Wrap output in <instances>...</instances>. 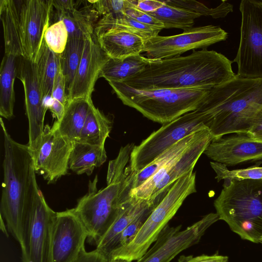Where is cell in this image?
I'll return each mask as SVG.
<instances>
[{"instance_id":"cell-1","label":"cell","mask_w":262,"mask_h":262,"mask_svg":"<svg viewBox=\"0 0 262 262\" xmlns=\"http://www.w3.org/2000/svg\"><path fill=\"white\" fill-rule=\"evenodd\" d=\"M232 62L213 50H193L187 56L159 60L121 82L140 90H210L235 77Z\"/></svg>"},{"instance_id":"cell-2","label":"cell","mask_w":262,"mask_h":262,"mask_svg":"<svg viewBox=\"0 0 262 262\" xmlns=\"http://www.w3.org/2000/svg\"><path fill=\"white\" fill-rule=\"evenodd\" d=\"M0 123L4 141L1 215L8 230L20 245L26 220L40 189L28 145L12 139L2 118Z\"/></svg>"},{"instance_id":"cell-3","label":"cell","mask_w":262,"mask_h":262,"mask_svg":"<svg viewBox=\"0 0 262 262\" xmlns=\"http://www.w3.org/2000/svg\"><path fill=\"white\" fill-rule=\"evenodd\" d=\"M196 110L206 114L213 140L229 134H248L262 110V78L235 75L210 89Z\"/></svg>"},{"instance_id":"cell-4","label":"cell","mask_w":262,"mask_h":262,"mask_svg":"<svg viewBox=\"0 0 262 262\" xmlns=\"http://www.w3.org/2000/svg\"><path fill=\"white\" fill-rule=\"evenodd\" d=\"M214 202L220 220L242 239L259 243L262 237V180H225Z\"/></svg>"},{"instance_id":"cell-5","label":"cell","mask_w":262,"mask_h":262,"mask_svg":"<svg viewBox=\"0 0 262 262\" xmlns=\"http://www.w3.org/2000/svg\"><path fill=\"white\" fill-rule=\"evenodd\" d=\"M118 98L125 105L134 108L145 117L165 124L196 110L209 90H137L121 82H108Z\"/></svg>"},{"instance_id":"cell-6","label":"cell","mask_w":262,"mask_h":262,"mask_svg":"<svg viewBox=\"0 0 262 262\" xmlns=\"http://www.w3.org/2000/svg\"><path fill=\"white\" fill-rule=\"evenodd\" d=\"M195 176L191 170L177 180L151 211L135 238L127 245L113 251L108 262H132L141 258L168 225L184 200L196 192Z\"/></svg>"},{"instance_id":"cell-7","label":"cell","mask_w":262,"mask_h":262,"mask_svg":"<svg viewBox=\"0 0 262 262\" xmlns=\"http://www.w3.org/2000/svg\"><path fill=\"white\" fill-rule=\"evenodd\" d=\"M126 177L95 188L80 198L74 208L85 227L89 237L96 243L115 221L123 205L131 198L125 192Z\"/></svg>"},{"instance_id":"cell-8","label":"cell","mask_w":262,"mask_h":262,"mask_svg":"<svg viewBox=\"0 0 262 262\" xmlns=\"http://www.w3.org/2000/svg\"><path fill=\"white\" fill-rule=\"evenodd\" d=\"M207 124L206 115L198 110L163 124L139 145H135L126 169L131 172L140 171L175 143L194 132L207 127Z\"/></svg>"},{"instance_id":"cell-9","label":"cell","mask_w":262,"mask_h":262,"mask_svg":"<svg viewBox=\"0 0 262 262\" xmlns=\"http://www.w3.org/2000/svg\"><path fill=\"white\" fill-rule=\"evenodd\" d=\"M212 140L209 129L204 128L182 154L168 162L141 185L132 189L130 197L158 203L177 180L193 170Z\"/></svg>"},{"instance_id":"cell-10","label":"cell","mask_w":262,"mask_h":262,"mask_svg":"<svg viewBox=\"0 0 262 262\" xmlns=\"http://www.w3.org/2000/svg\"><path fill=\"white\" fill-rule=\"evenodd\" d=\"M240 40L232 61L237 65L236 75L246 79L262 78V1L242 0Z\"/></svg>"},{"instance_id":"cell-11","label":"cell","mask_w":262,"mask_h":262,"mask_svg":"<svg viewBox=\"0 0 262 262\" xmlns=\"http://www.w3.org/2000/svg\"><path fill=\"white\" fill-rule=\"evenodd\" d=\"M56 213L39 190L24 228L20 245L23 262H52V236Z\"/></svg>"},{"instance_id":"cell-12","label":"cell","mask_w":262,"mask_h":262,"mask_svg":"<svg viewBox=\"0 0 262 262\" xmlns=\"http://www.w3.org/2000/svg\"><path fill=\"white\" fill-rule=\"evenodd\" d=\"M228 33L219 26L207 25L193 27L174 35H159L145 40L143 52L145 56L162 60L181 54L189 50L207 49L216 43L225 41Z\"/></svg>"},{"instance_id":"cell-13","label":"cell","mask_w":262,"mask_h":262,"mask_svg":"<svg viewBox=\"0 0 262 262\" xmlns=\"http://www.w3.org/2000/svg\"><path fill=\"white\" fill-rule=\"evenodd\" d=\"M219 220L216 213H210L184 230L181 225H167L154 245L136 262H170L180 253L198 244L206 230Z\"/></svg>"},{"instance_id":"cell-14","label":"cell","mask_w":262,"mask_h":262,"mask_svg":"<svg viewBox=\"0 0 262 262\" xmlns=\"http://www.w3.org/2000/svg\"><path fill=\"white\" fill-rule=\"evenodd\" d=\"M73 143L60 133L57 121L51 127L47 125L38 147L31 152L36 173L48 183L66 175Z\"/></svg>"},{"instance_id":"cell-15","label":"cell","mask_w":262,"mask_h":262,"mask_svg":"<svg viewBox=\"0 0 262 262\" xmlns=\"http://www.w3.org/2000/svg\"><path fill=\"white\" fill-rule=\"evenodd\" d=\"M88 232L74 208L56 213L53 225L52 262H74L84 251Z\"/></svg>"},{"instance_id":"cell-16","label":"cell","mask_w":262,"mask_h":262,"mask_svg":"<svg viewBox=\"0 0 262 262\" xmlns=\"http://www.w3.org/2000/svg\"><path fill=\"white\" fill-rule=\"evenodd\" d=\"M17 76L25 92L26 111L29 123L28 146L31 152L38 147L45 130L44 120L48 107L38 83L35 63L24 57L18 58Z\"/></svg>"},{"instance_id":"cell-17","label":"cell","mask_w":262,"mask_h":262,"mask_svg":"<svg viewBox=\"0 0 262 262\" xmlns=\"http://www.w3.org/2000/svg\"><path fill=\"white\" fill-rule=\"evenodd\" d=\"M52 8V0H21L19 17L23 57L34 62L50 26Z\"/></svg>"},{"instance_id":"cell-18","label":"cell","mask_w":262,"mask_h":262,"mask_svg":"<svg viewBox=\"0 0 262 262\" xmlns=\"http://www.w3.org/2000/svg\"><path fill=\"white\" fill-rule=\"evenodd\" d=\"M214 162L232 166L241 163L262 162V141L247 134H234L213 140L204 153Z\"/></svg>"},{"instance_id":"cell-19","label":"cell","mask_w":262,"mask_h":262,"mask_svg":"<svg viewBox=\"0 0 262 262\" xmlns=\"http://www.w3.org/2000/svg\"><path fill=\"white\" fill-rule=\"evenodd\" d=\"M108 58L94 34L86 39L80 62L67 93V103L77 99H91L95 83Z\"/></svg>"},{"instance_id":"cell-20","label":"cell","mask_w":262,"mask_h":262,"mask_svg":"<svg viewBox=\"0 0 262 262\" xmlns=\"http://www.w3.org/2000/svg\"><path fill=\"white\" fill-rule=\"evenodd\" d=\"M158 203L130 198L123 206L112 225L95 243L96 249L107 259L115 250L122 232L139 215Z\"/></svg>"},{"instance_id":"cell-21","label":"cell","mask_w":262,"mask_h":262,"mask_svg":"<svg viewBox=\"0 0 262 262\" xmlns=\"http://www.w3.org/2000/svg\"><path fill=\"white\" fill-rule=\"evenodd\" d=\"M94 35L109 58L123 59L141 54L144 49L145 40L133 33L110 29L94 32Z\"/></svg>"},{"instance_id":"cell-22","label":"cell","mask_w":262,"mask_h":262,"mask_svg":"<svg viewBox=\"0 0 262 262\" xmlns=\"http://www.w3.org/2000/svg\"><path fill=\"white\" fill-rule=\"evenodd\" d=\"M21 2V1H0V17L3 27L5 54L18 57H23L19 17Z\"/></svg>"},{"instance_id":"cell-23","label":"cell","mask_w":262,"mask_h":262,"mask_svg":"<svg viewBox=\"0 0 262 262\" xmlns=\"http://www.w3.org/2000/svg\"><path fill=\"white\" fill-rule=\"evenodd\" d=\"M205 128L185 137L140 171L131 172L126 168L125 172L131 190L141 185L168 162L182 154L195 141Z\"/></svg>"},{"instance_id":"cell-24","label":"cell","mask_w":262,"mask_h":262,"mask_svg":"<svg viewBox=\"0 0 262 262\" xmlns=\"http://www.w3.org/2000/svg\"><path fill=\"white\" fill-rule=\"evenodd\" d=\"M106 160L104 146L77 141L73 143L69 169L77 174L86 173L90 176L95 168L103 165Z\"/></svg>"},{"instance_id":"cell-25","label":"cell","mask_w":262,"mask_h":262,"mask_svg":"<svg viewBox=\"0 0 262 262\" xmlns=\"http://www.w3.org/2000/svg\"><path fill=\"white\" fill-rule=\"evenodd\" d=\"M158 60L148 58L141 54L123 59L109 58L102 68L99 77L104 78L107 82H123Z\"/></svg>"},{"instance_id":"cell-26","label":"cell","mask_w":262,"mask_h":262,"mask_svg":"<svg viewBox=\"0 0 262 262\" xmlns=\"http://www.w3.org/2000/svg\"><path fill=\"white\" fill-rule=\"evenodd\" d=\"M92 99H77L68 102L63 117L57 121L60 133L72 142L78 141Z\"/></svg>"},{"instance_id":"cell-27","label":"cell","mask_w":262,"mask_h":262,"mask_svg":"<svg viewBox=\"0 0 262 262\" xmlns=\"http://www.w3.org/2000/svg\"><path fill=\"white\" fill-rule=\"evenodd\" d=\"M18 57L5 54L0 69V115L5 119L13 117L15 102L14 83L17 76Z\"/></svg>"},{"instance_id":"cell-28","label":"cell","mask_w":262,"mask_h":262,"mask_svg":"<svg viewBox=\"0 0 262 262\" xmlns=\"http://www.w3.org/2000/svg\"><path fill=\"white\" fill-rule=\"evenodd\" d=\"M99 15L90 4L85 5L81 9L62 13L57 17L59 20L64 22L69 38H87L94 34Z\"/></svg>"},{"instance_id":"cell-29","label":"cell","mask_w":262,"mask_h":262,"mask_svg":"<svg viewBox=\"0 0 262 262\" xmlns=\"http://www.w3.org/2000/svg\"><path fill=\"white\" fill-rule=\"evenodd\" d=\"M113 120L92 103L89 111L78 141L104 146L112 130Z\"/></svg>"},{"instance_id":"cell-30","label":"cell","mask_w":262,"mask_h":262,"mask_svg":"<svg viewBox=\"0 0 262 262\" xmlns=\"http://www.w3.org/2000/svg\"><path fill=\"white\" fill-rule=\"evenodd\" d=\"M110 29L133 33L140 36L145 40L158 35L162 30L140 23L125 13L103 16L97 21L94 32Z\"/></svg>"},{"instance_id":"cell-31","label":"cell","mask_w":262,"mask_h":262,"mask_svg":"<svg viewBox=\"0 0 262 262\" xmlns=\"http://www.w3.org/2000/svg\"><path fill=\"white\" fill-rule=\"evenodd\" d=\"M35 63L39 85L45 101L51 96L54 79L60 64V55L52 52L44 39Z\"/></svg>"},{"instance_id":"cell-32","label":"cell","mask_w":262,"mask_h":262,"mask_svg":"<svg viewBox=\"0 0 262 262\" xmlns=\"http://www.w3.org/2000/svg\"><path fill=\"white\" fill-rule=\"evenodd\" d=\"M148 14L161 21L164 29L177 28L183 31L193 28L195 19L201 17L195 12L168 5L164 2L161 8Z\"/></svg>"},{"instance_id":"cell-33","label":"cell","mask_w":262,"mask_h":262,"mask_svg":"<svg viewBox=\"0 0 262 262\" xmlns=\"http://www.w3.org/2000/svg\"><path fill=\"white\" fill-rule=\"evenodd\" d=\"M86 38H69L60 55V67L66 82V95L80 62Z\"/></svg>"},{"instance_id":"cell-34","label":"cell","mask_w":262,"mask_h":262,"mask_svg":"<svg viewBox=\"0 0 262 262\" xmlns=\"http://www.w3.org/2000/svg\"><path fill=\"white\" fill-rule=\"evenodd\" d=\"M164 2L168 5L195 12L201 16H211L213 18L225 17L233 11V5L226 1H223L219 6L211 8L194 0H166Z\"/></svg>"},{"instance_id":"cell-35","label":"cell","mask_w":262,"mask_h":262,"mask_svg":"<svg viewBox=\"0 0 262 262\" xmlns=\"http://www.w3.org/2000/svg\"><path fill=\"white\" fill-rule=\"evenodd\" d=\"M210 166L216 173L217 182L224 180H262V166L254 165L246 168L230 170L224 164L211 162Z\"/></svg>"},{"instance_id":"cell-36","label":"cell","mask_w":262,"mask_h":262,"mask_svg":"<svg viewBox=\"0 0 262 262\" xmlns=\"http://www.w3.org/2000/svg\"><path fill=\"white\" fill-rule=\"evenodd\" d=\"M44 39L48 47L54 53L61 55L69 39L67 27L62 20H58L47 29Z\"/></svg>"},{"instance_id":"cell-37","label":"cell","mask_w":262,"mask_h":262,"mask_svg":"<svg viewBox=\"0 0 262 262\" xmlns=\"http://www.w3.org/2000/svg\"><path fill=\"white\" fill-rule=\"evenodd\" d=\"M134 146V144L131 143L121 147L117 157L110 161L106 177L107 185L113 182L122 180L126 177L125 166L130 160Z\"/></svg>"},{"instance_id":"cell-38","label":"cell","mask_w":262,"mask_h":262,"mask_svg":"<svg viewBox=\"0 0 262 262\" xmlns=\"http://www.w3.org/2000/svg\"><path fill=\"white\" fill-rule=\"evenodd\" d=\"M99 15L103 16L125 13L127 8L136 6V0H98L88 1Z\"/></svg>"},{"instance_id":"cell-39","label":"cell","mask_w":262,"mask_h":262,"mask_svg":"<svg viewBox=\"0 0 262 262\" xmlns=\"http://www.w3.org/2000/svg\"><path fill=\"white\" fill-rule=\"evenodd\" d=\"M157 205L152 206L145 210L127 226L120 235L115 250L127 245L135 238L150 212Z\"/></svg>"},{"instance_id":"cell-40","label":"cell","mask_w":262,"mask_h":262,"mask_svg":"<svg viewBox=\"0 0 262 262\" xmlns=\"http://www.w3.org/2000/svg\"><path fill=\"white\" fill-rule=\"evenodd\" d=\"M125 14L138 22L161 30L164 29L163 24L155 17L146 12H143L133 6L126 8Z\"/></svg>"},{"instance_id":"cell-41","label":"cell","mask_w":262,"mask_h":262,"mask_svg":"<svg viewBox=\"0 0 262 262\" xmlns=\"http://www.w3.org/2000/svg\"><path fill=\"white\" fill-rule=\"evenodd\" d=\"M51 98L59 101L64 105L67 103L66 79L60 64L54 79Z\"/></svg>"},{"instance_id":"cell-42","label":"cell","mask_w":262,"mask_h":262,"mask_svg":"<svg viewBox=\"0 0 262 262\" xmlns=\"http://www.w3.org/2000/svg\"><path fill=\"white\" fill-rule=\"evenodd\" d=\"M228 257L215 254L214 255H201L197 256L182 255L178 262H227Z\"/></svg>"},{"instance_id":"cell-43","label":"cell","mask_w":262,"mask_h":262,"mask_svg":"<svg viewBox=\"0 0 262 262\" xmlns=\"http://www.w3.org/2000/svg\"><path fill=\"white\" fill-rule=\"evenodd\" d=\"M80 1L73 0H52V6L56 10L57 16L66 12H71L77 9Z\"/></svg>"},{"instance_id":"cell-44","label":"cell","mask_w":262,"mask_h":262,"mask_svg":"<svg viewBox=\"0 0 262 262\" xmlns=\"http://www.w3.org/2000/svg\"><path fill=\"white\" fill-rule=\"evenodd\" d=\"M74 262H108L106 258L98 250L83 252Z\"/></svg>"},{"instance_id":"cell-45","label":"cell","mask_w":262,"mask_h":262,"mask_svg":"<svg viewBox=\"0 0 262 262\" xmlns=\"http://www.w3.org/2000/svg\"><path fill=\"white\" fill-rule=\"evenodd\" d=\"M163 4V1L138 0L136 7L143 12L149 13L156 11Z\"/></svg>"},{"instance_id":"cell-46","label":"cell","mask_w":262,"mask_h":262,"mask_svg":"<svg viewBox=\"0 0 262 262\" xmlns=\"http://www.w3.org/2000/svg\"><path fill=\"white\" fill-rule=\"evenodd\" d=\"M247 134L255 139L262 141V110L257 114Z\"/></svg>"},{"instance_id":"cell-47","label":"cell","mask_w":262,"mask_h":262,"mask_svg":"<svg viewBox=\"0 0 262 262\" xmlns=\"http://www.w3.org/2000/svg\"><path fill=\"white\" fill-rule=\"evenodd\" d=\"M48 108L57 118V121L61 120L66 110V105L59 101L51 98L48 103Z\"/></svg>"},{"instance_id":"cell-48","label":"cell","mask_w":262,"mask_h":262,"mask_svg":"<svg viewBox=\"0 0 262 262\" xmlns=\"http://www.w3.org/2000/svg\"><path fill=\"white\" fill-rule=\"evenodd\" d=\"M1 228L3 232L5 233L7 236H8L7 234V230L6 229V227L4 224V219L2 216L1 215Z\"/></svg>"},{"instance_id":"cell-49","label":"cell","mask_w":262,"mask_h":262,"mask_svg":"<svg viewBox=\"0 0 262 262\" xmlns=\"http://www.w3.org/2000/svg\"><path fill=\"white\" fill-rule=\"evenodd\" d=\"M110 262H128V261H124V260H112V261H110Z\"/></svg>"},{"instance_id":"cell-50","label":"cell","mask_w":262,"mask_h":262,"mask_svg":"<svg viewBox=\"0 0 262 262\" xmlns=\"http://www.w3.org/2000/svg\"><path fill=\"white\" fill-rule=\"evenodd\" d=\"M259 243H260L262 244V237L260 238V239H259Z\"/></svg>"}]
</instances>
